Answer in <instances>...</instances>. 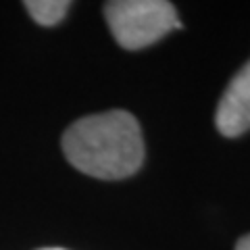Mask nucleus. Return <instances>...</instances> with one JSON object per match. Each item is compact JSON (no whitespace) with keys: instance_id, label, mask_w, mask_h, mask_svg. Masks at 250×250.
I'll use <instances>...</instances> for the list:
<instances>
[{"instance_id":"nucleus-4","label":"nucleus","mask_w":250,"mask_h":250,"mask_svg":"<svg viewBox=\"0 0 250 250\" xmlns=\"http://www.w3.org/2000/svg\"><path fill=\"white\" fill-rule=\"evenodd\" d=\"M69 4L67 0H27L25 2V9L27 13L34 17L40 25H57L59 21H62V17L67 15L69 11Z\"/></svg>"},{"instance_id":"nucleus-2","label":"nucleus","mask_w":250,"mask_h":250,"mask_svg":"<svg viewBox=\"0 0 250 250\" xmlns=\"http://www.w3.org/2000/svg\"><path fill=\"white\" fill-rule=\"evenodd\" d=\"M104 17L117 44L127 50L146 48L182 27L175 6L165 0H115L104 4Z\"/></svg>"},{"instance_id":"nucleus-3","label":"nucleus","mask_w":250,"mask_h":250,"mask_svg":"<svg viewBox=\"0 0 250 250\" xmlns=\"http://www.w3.org/2000/svg\"><path fill=\"white\" fill-rule=\"evenodd\" d=\"M215 125L225 138H238L250 129V61L225 88L217 104Z\"/></svg>"},{"instance_id":"nucleus-1","label":"nucleus","mask_w":250,"mask_h":250,"mask_svg":"<svg viewBox=\"0 0 250 250\" xmlns=\"http://www.w3.org/2000/svg\"><path fill=\"white\" fill-rule=\"evenodd\" d=\"M62 152L85 175L123 179L142 167L144 140L131 113L106 111L69 125L62 134Z\"/></svg>"},{"instance_id":"nucleus-6","label":"nucleus","mask_w":250,"mask_h":250,"mask_svg":"<svg viewBox=\"0 0 250 250\" xmlns=\"http://www.w3.org/2000/svg\"><path fill=\"white\" fill-rule=\"evenodd\" d=\"M44 250H62V248H44Z\"/></svg>"},{"instance_id":"nucleus-5","label":"nucleus","mask_w":250,"mask_h":250,"mask_svg":"<svg viewBox=\"0 0 250 250\" xmlns=\"http://www.w3.org/2000/svg\"><path fill=\"white\" fill-rule=\"evenodd\" d=\"M236 250H250V236H244L238 244H236Z\"/></svg>"}]
</instances>
